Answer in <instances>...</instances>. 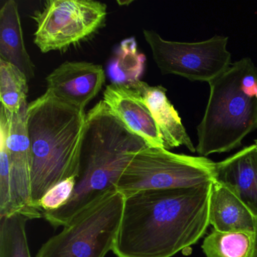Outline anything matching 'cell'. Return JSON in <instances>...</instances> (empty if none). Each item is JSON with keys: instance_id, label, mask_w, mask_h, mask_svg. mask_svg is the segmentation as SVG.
Segmentation results:
<instances>
[{"instance_id": "6da1fadb", "label": "cell", "mask_w": 257, "mask_h": 257, "mask_svg": "<svg viewBox=\"0 0 257 257\" xmlns=\"http://www.w3.org/2000/svg\"><path fill=\"white\" fill-rule=\"evenodd\" d=\"M212 183L145 189L124 197L113 253L117 257H172L195 244L210 225Z\"/></svg>"}, {"instance_id": "7a4b0ae2", "label": "cell", "mask_w": 257, "mask_h": 257, "mask_svg": "<svg viewBox=\"0 0 257 257\" xmlns=\"http://www.w3.org/2000/svg\"><path fill=\"white\" fill-rule=\"evenodd\" d=\"M147 147L100 100L87 113L80 168L73 195L58 210L44 212L43 217L54 228L65 225L84 209L115 190L131 161Z\"/></svg>"}, {"instance_id": "3957f363", "label": "cell", "mask_w": 257, "mask_h": 257, "mask_svg": "<svg viewBox=\"0 0 257 257\" xmlns=\"http://www.w3.org/2000/svg\"><path fill=\"white\" fill-rule=\"evenodd\" d=\"M86 115L85 111L60 100L49 91L28 103L31 197L34 207L42 211L40 201L48 191L79 176Z\"/></svg>"}, {"instance_id": "277c9868", "label": "cell", "mask_w": 257, "mask_h": 257, "mask_svg": "<svg viewBox=\"0 0 257 257\" xmlns=\"http://www.w3.org/2000/svg\"><path fill=\"white\" fill-rule=\"evenodd\" d=\"M208 84V101L196 128V153L204 157L238 148L257 129V68L250 58L232 63Z\"/></svg>"}, {"instance_id": "5b68a950", "label": "cell", "mask_w": 257, "mask_h": 257, "mask_svg": "<svg viewBox=\"0 0 257 257\" xmlns=\"http://www.w3.org/2000/svg\"><path fill=\"white\" fill-rule=\"evenodd\" d=\"M124 202L116 189L108 192L43 243L36 257H106L116 240Z\"/></svg>"}, {"instance_id": "8992f818", "label": "cell", "mask_w": 257, "mask_h": 257, "mask_svg": "<svg viewBox=\"0 0 257 257\" xmlns=\"http://www.w3.org/2000/svg\"><path fill=\"white\" fill-rule=\"evenodd\" d=\"M216 162L204 156L177 154L147 147L123 172L116 189L124 197L145 189L192 187L215 180Z\"/></svg>"}, {"instance_id": "52a82bcc", "label": "cell", "mask_w": 257, "mask_h": 257, "mask_svg": "<svg viewBox=\"0 0 257 257\" xmlns=\"http://www.w3.org/2000/svg\"><path fill=\"white\" fill-rule=\"evenodd\" d=\"M107 16L106 4L94 0H49L31 16L34 44L43 53L66 51L94 36Z\"/></svg>"}, {"instance_id": "ba28073f", "label": "cell", "mask_w": 257, "mask_h": 257, "mask_svg": "<svg viewBox=\"0 0 257 257\" xmlns=\"http://www.w3.org/2000/svg\"><path fill=\"white\" fill-rule=\"evenodd\" d=\"M143 33L162 75L209 83L232 64L227 37L216 35L204 41L183 43L164 40L154 31L144 30Z\"/></svg>"}, {"instance_id": "9c48e42d", "label": "cell", "mask_w": 257, "mask_h": 257, "mask_svg": "<svg viewBox=\"0 0 257 257\" xmlns=\"http://www.w3.org/2000/svg\"><path fill=\"white\" fill-rule=\"evenodd\" d=\"M28 106H24L18 114L10 113L1 106L0 131L7 138L10 160V216L18 213L34 219L43 217V212L34 207L31 197L32 154L27 126Z\"/></svg>"}, {"instance_id": "30bf717a", "label": "cell", "mask_w": 257, "mask_h": 257, "mask_svg": "<svg viewBox=\"0 0 257 257\" xmlns=\"http://www.w3.org/2000/svg\"><path fill=\"white\" fill-rule=\"evenodd\" d=\"M49 92L65 103L85 111L106 82L102 66L85 61H66L46 78Z\"/></svg>"}, {"instance_id": "8fae6325", "label": "cell", "mask_w": 257, "mask_h": 257, "mask_svg": "<svg viewBox=\"0 0 257 257\" xmlns=\"http://www.w3.org/2000/svg\"><path fill=\"white\" fill-rule=\"evenodd\" d=\"M103 102L131 132L148 147L165 148L159 128L136 90L129 85L110 84L103 91Z\"/></svg>"}, {"instance_id": "7c38bea8", "label": "cell", "mask_w": 257, "mask_h": 257, "mask_svg": "<svg viewBox=\"0 0 257 257\" xmlns=\"http://www.w3.org/2000/svg\"><path fill=\"white\" fill-rule=\"evenodd\" d=\"M129 86L136 90L150 110L163 140L165 149L170 150L184 146L192 153L196 152L178 112L167 97L166 88L162 85L151 86L141 80Z\"/></svg>"}, {"instance_id": "4fadbf2b", "label": "cell", "mask_w": 257, "mask_h": 257, "mask_svg": "<svg viewBox=\"0 0 257 257\" xmlns=\"http://www.w3.org/2000/svg\"><path fill=\"white\" fill-rule=\"evenodd\" d=\"M215 180L235 194L257 216V145L251 144L216 162Z\"/></svg>"}, {"instance_id": "5bb4252c", "label": "cell", "mask_w": 257, "mask_h": 257, "mask_svg": "<svg viewBox=\"0 0 257 257\" xmlns=\"http://www.w3.org/2000/svg\"><path fill=\"white\" fill-rule=\"evenodd\" d=\"M209 224L219 231L253 232L255 216L241 200L219 182L212 183L208 201Z\"/></svg>"}, {"instance_id": "9a60e30c", "label": "cell", "mask_w": 257, "mask_h": 257, "mask_svg": "<svg viewBox=\"0 0 257 257\" xmlns=\"http://www.w3.org/2000/svg\"><path fill=\"white\" fill-rule=\"evenodd\" d=\"M0 60L17 67L28 80L34 79L36 67L27 51L17 3L8 0L0 10Z\"/></svg>"}, {"instance_id": "2e32d148", "label": "cell", "mask_w": 257, "mask_h": 257, "mask_svg": "<svg viewBox=\"0 0 257 257\" xmlns=\"http://www.w3.org/2000/svg\"><path fill=\"white\" fill-rule=\"evenodd\" d=\"M147 58L140 52L135 37L125 39L115 50L108 66V76L112 84L132 85L141 81Z\"/></svg>"}, {"instance_id": "e0dca14e", "label": "cell", "mask_w": 257, "mask_h": 257, "mask_svg": "<svg viewBox=\"0 0 257 257\" xmlns=\"http://www.w3.org/2000/svg\"><path fill=\"white\" fill-rule=\"evenodd\" d=\"M201 248L206 257H252L254 233L213 229L204 238Z\"/></svg>"}, {"instance_id": "ac0fdd59", "label": "cell", "mask_w": 257, "mask_h": 257, "mask_svg": "<svg viewBox=\"0 0 257 257\" xmlns=\"http://www.w3.org/2000/svg\"><path fill=\"white\" fill-rule=\"evenodd\" d=\"M28 77L17 67L0 60L1 106L10 113H19L28 105Z\"/></svg>"}, {"instance_id": "d6986e66", "label": "cell", "mask_w": 257, "mask_h": 257, "mask_svg": "<svg viewBox=\"0 0 257 257\" xmlns=\"http://www.w3.org/2000/svg\"><path fill=\"white\" fill-rule=\"evenodd\" d=\"M28 219L18 213L0 217V257H31L26 231Z\"/></svg>"}, {"instance_id": "ffe728a7", "label": "cell", "mask_w": 257, "mask_h": 257, "mask_svg": "<svg viewBox=\"0 0 257 257\" xmlns=\"http://www.w3.org/2000/svg\"><path fill=\"white\" fill-rule=\"evenodd\" d=\"M10 167L5 134L0 131V217L10 216Z\"/></svg>"}, {"instance_id": "44dd1931", "label": "cell", "mask_w": 257, "mask_h": 257, "mask_svg": "<svg viewBox=\"0 0 257 257\" xmlns=\"http://www.w3.org/2000/svg\"><path fill=\"white\" fill-rule=\"evenodd\" d=\"M75 177L67 179L48 191L40 201V206L43 213L54 211L64 206L73 195L76 187Z\"/></svg>"}, {"instance_id": "7402d4cb", "label": "cell", "mask_w": 257, "mask_h": 257, "mask_svg": "<svg viewBox=\"0 0 257 257\" xmlns=\"http://www.w3.org/2000/svg\"><path fill=\"white\" fill-rule=\"evenodd\" d=\"M254 251L253 256L257 257V216L255 217V228H254Z\"/></svg>"}, {"instance_id": "603a6c76", "label": "cell", "mask_w": 257, "mask_h": 257, "mask_svg": "<svg viewBox=\"0 0 257 257\" xmlns=\"http://www.w3.org/2000/svg\"><path fill=\"white\" fill-rule=\"evenodd\" d=\"M254 142H255V144H256L257 145V139L255 140V141H254Z\"/></svg>"}]
</instances>
